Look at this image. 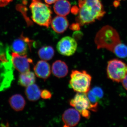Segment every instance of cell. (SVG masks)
Segmentation results:
<instances>
[{
    "instance_id": "obj_1",
    "label": "cell",
    "mask_w": 127,
    "mask_h": 127,
    "mask_svg": "<svg viewBox=\"0 0 127 127\" xmlns=\"http://www.w3.org/2000/svg\"><path fill=\"white\" fill-rule=\"evenodd\" d=\"M79 9L76 21L80 26L100 20L106 14L101 0H78Z\"/></svg>"
},
{
    "instance_id": "obj_2",
    "label": "cell",
    "mask_w": 127,
    "mask_h": 127,
    "mask_svg": "<svg viewBox=\"0 0 127 127\" xmlns=\"http://www.w3.org/2000/svg\"><path fill=\"white\" fill-rule=\"evenodd\" d=\"M95 42L98 49L105 48L113 53L122 42L116 29L107 25L103 27L96 34Z\"/></svg>"
},
{
    "instance_id": "obj_3",
    "label": "cell",
    "mask_w": 127,
    "mask_h": 127,
    "mask_svg": "<svg viewBox=\"0 0 127 127\" xmlns=\"http://www.w3.org/2000/svg\"><path fill=\"white\" fill-rule=\"evenodd\" d=\"M30 7L33 21L40 26L49 27L52 14L51 7L40 0H32Z\"/></svg>"
},
{
    "instance_id": "obj_4",
    "label": "cell",
    "mask_w": 127,
    "mask_h": 127,
    "mask_svg": "<svg viewBox=\"0 0 127 127\" xmlns=\"http://www.w3.org/2000/svg\"><path fill=\"white\" fill-rule=\"evenodd\" d=\"M92 77L85 70H73L70 75L69 86L77 93H87L91 89Z\"/></svg>"
},
{
    "instance_id": "obj_5",
    "label": "cell",
    "mask_w": 127,
    "mask_h": 127,
    "mask_svg": "<svg viewBox=\"0 0 127 127\" xmlns=\"http://www.w3.org/2000/svg\"><path fill=\"white\" fill-rule=\"evenodd\" d=\"M107 75L113 81L122 82L127 75V65L124 62L118 59H113L108 62Z\"/></svg>"
},
{
    "instance_id": "obj_6",
    "label": "cell",
    "mask_w": 127,
    "mask_h": 127,
    "mask_svg": "<svg viewBox=\"0 0 127 127\" xmlns=\"http://www.w3.org/2000/svg\"><path fill=\"white\" fill-rule=\"evenodd\" d=\"M69 103L83 117L87 119L90 118L89 102L87 93H77L73 98L70 100Z\"/></svg>"
},
{
    "instance_id": "obj_7",
    "label": "cell",
    "mask_w": 127,
    "mask_h": 127,
    "mask_svg": "<svg viewBox=\"0 0 127 127\" xmlns=\"http://www.w3.org/2000/svg\"><path fill=\"white\" fill-rule=\"evenodd\" d=\"M77 44L75 39L69 36H65L58 42L57 45L58 52L61 55L70 56L75 53Z\"/></svg>"
},
{
    "instance_id": "obj_8",
    "label": "cell",
    "mask_w": 127,
    "mask_h": 127,
    "mask_svg": "<svg viewBox=\"0 0 127 127\" xmlns=\"http://www.w3.org/2000/svg\"><path fill=\"white\" fill-rule=\"evenodd\" d=\"M11 61L14 67L21 73L30 71V63H32V60L27 58L26 55H21L15 52L12 53Z\"/></svg>"
},
{
    "instance_id": "obj_9",
    "label": "cell",
    "mask_w": 127,
    "mask_h": 127,
    "mask_svg": "<svg viewBox=\"0 0 127 127\" xmlns=\"http://www.w3.org/2000/svg\"><path fill=\"white\" fill-rule=\"evenodd\" d=\"M81 114L75 109L69 108L64 112L62 115L64 127H74L77 125L81 119Z\"/></svg>"
},
{
    "instance_id": "obj_10",
    "label": "cell",
    "mask_w": 127,
    "mask_h": 127,
    "mask_svg": "<svg viewBox=\"0 0 127 127\" xmlns=\"http://www.w3.org/2000/svg\"><path fill=\"white\" fill-rule=\"evenodd\" d=\"M32 41L21 35L20 37L16 39L12 45V48L14 52L21 55L27 53L28 46L31 49Z\"/></svg>"
},
{
    "instance_id": "obj_11",
    "label": "cell",
    "mask_w": 127,
    "mask_h": 127,
    "mask_svg": "<svg viewBox=\"0 0 127 127\" xmlns=\"http://www.w3.org/2000/svg\"><path fill=\"white\" fill-rule=\"evenodd\" d=\"M34 70L37 77L46 80L50 77L51 73V67L49 64L45 61H39L34 66Z\"/></svg>"
},
{
    "instance_id": "obj_12",
    "label": "cell",
    "mask_w": 127,
    "mask_h": 127,
    "mask_svg": "<svg viewBox=\"0 0 127 127\" xmlns=\"http://www.w3.org/2000/svg\"><path fill=\"white\" fill-rule=\"evenodd\" d=\"M51 25L53 30L57 33L61 34L67 29L69 25L68 20L62 16H58L51 22Z\"/></svg>"
},
{
    "instance_id": "obj_13",
    "label": "cell",
    "mask_w": 127,
    "mask_h": 127,
    "mask_svg": "<svg viewBox=\"0 0 127 127\" xmlns=\"http://www.w3.org/2000/svg\"><path fill=\"white\" fill-rule=\"evenodd\" d=\"M52 71L55 76L62 78L67 75L68 72V67L65 62L57 60L53 64Z\"/></svg>"
},
{
    "instance_id": "obj_14",
    "label": "cell",
    "mask_w": 127,
    "mask_h": 127,
    "mask_svg": "<svg viewBox=\"0 0 127 127\" xmlns=\"http://www.w3.org/2000/svg\"><path fill=\"white\" fill-rule=\"evenodd\" d=\"M71 4L67 0H57L53 7L54 11L58 16H65L70 13Z\"/></svg>"
},
{
    "instance_id": "obj_15",
    "label": "cell",
    "mask_w": 127,
    "mask_h": 127,
    "mask_svg": "<svg viewBox=\"0 0 127 127\" xmlns=\"http://www.w3.org/2000/svg\"><path fill=\"white\" fill-rule=\"evenodd\" d=\"M41 92L39 87L34 83L27 87L25 91L27 97L31 101H36L39 100L40 97Z\"/></svg>"
},
{
    "instance_id": "obj_16",
    "label": "cell",
    "mask_w": 127,
    "mask_h": 127,
    "mask_svg": "<svg viewBox=\"0 0 127 127\" xmlns=\"http://www.w3.org/2000/svg\"><path fill=\"white\" fill-rule=\"evenodd\" d=\"M9 102L12 108L16 111H22L26 104L25 99L20 94L13 95L9 99Z\"/></svg>"
},
{
    "instance_id": "obj_17",
    "label": "cell",
    "mask_w": 127,
    "mask_h": 127,
    "mask_svg": "<svg viewBox=\"0 0 127 127\" xmlns=\"http://www.w3.org/2000/svg\"><path fill=\"white\" fill-rule=\"evenodd\" d=\"M35 80V74L30 71L21 73L19 76V83L23 87H27L34 84Z\"/></svg>"
},
{
    "instance_id": "obj_18",
    "label": "cell",
    "mask_w": 127,
    "mask_h": 127,
    "mask_svg": "<svg viewBox=\"0 0 127 127\" xmlns=\"http://www.w3.org/2000/svg\"><path fill=\"white\" fill-rule=\"evenodd\" d=\"M38 55L39 58L42 60L50 61L54 57L55 50L51 46H44L39 49Z\"/></svg>"
},
{
    "instance_id": "obj_19",
    "label": "cell",
    "mask_w": 127,
    "mask_h": 127,
    "mask_svg": "<svg viewBox=\"0 0 127 127\" xmlns=\"http://www.w3.org/2000/svg\"><path fill=\"white\" fill-rule=\"evenodd\" d=\"M87 94L89 101V111L96 112L98 108L99 99L95 96L92 90L89 91Z\"/></svg>"
},
{
    "instance_id": "obj_20",
    "label": "cell",
    "mask_w": 127,
    "mask_h": 127,
    "mask_svg": "<svg viewBox=\"0 0 127 127\" xmlns=\"http://www.w3.org/2000/svg\"><path fill=\"white\" fill-rule=\"evenodd\" d=\"M113 53L120 58H126L127 57V46L121 42L116 48Z\"/></svg>"
},
{
    "instance_id": "obj_21",
    "label": "cell",
    "mask_w": 127,
    "mask_h": 127,
    "mask_svg": "<svg viewBox=\"0 0 127 127\" xmlns=\"http://www.w3.org/2000/svg\"><path fill=\"white\" fill-rule=\"evenodd\" d=\"M92 91L98 99H101L103 97L104 93L101 88L98 87H94L92 89Z\"/></svg>"
},
{
    "instance_id": "obj_22",
    "label": "cell",
    "mask_w": 127,
    "mask_h": 127,
    "mask_svg": "<svg viewBox=\"0 0 127 127\" xmlns=\"http://www.w3.org/2000/svg\"><path fill=\"white\" fill-rule=\"evenodd\" d=\"M52 96L51 92L47 89H44L41 91L40 97L44 99H50Z\"/></svg>"
},
{
    "instance_id": "obj_23",
    "label": "cell",
    "mask_w": 127,
    "mask_h": 127,
    "mask_svg": "<svg viewBox=\"0 0 127 127\" xmlns=\"http://www.w3.org/2000/svg\"><path fill=\"white\" fill-rule=\"evenodd\" d=\"M12 0H0V7H4L8 4Z\"/></svg>"
},
{
    "instance_id": "obj_24",
    "label": "cell",
    "mask_w": 127,
    "mask_h": 127,
    "mask_svg": "<svg viewBox=\"0 0 127 127\" xmlns=\"http://www.w3.org/2000/svg\"><path fill=\"white\" fill-rule=\"evenodd\" d=\"M80 25L78 23H73L72 25L70 26V28L71 30H74V31H78L80 28Z\"/></svg>"
},
{
    "instance_id": "obj_25",
    "label": "cell",
    "mask_w": 127,
    "mask_h": 127,
    "mask_svg": "<svg viewBox=\"0 0 127 127\" xmlns=\"http://www.w3.org/2000/svg\"><path fill=\"white\" fill-rule=\"evenodd\" d=\"M82 33L81 32L77 31V32H74L73 35V38L75 39H79L82 37Z\"/></svg>"
},
{
    "instance_id": "obj_26",
    "label": "cell",
    "mask_w": 127,
    "mask_h": 127,
    "mask_svg": "<svg viewBox=\"0 0 127 127\" xmlns=\"http://www.w3.org/2000/svg\"><path fill=\"white\" fill-rule=\"evenodd\" d=\"M121 82H122L123 86L124 88L127 91V75Z\"/></svg>"
},
{
    "instance_id": "obj_27",
    "label": "cell",
    "mask_w": 127,
    "mask_h": 127,
    "mask_svg": "<svg viewBox=\"0 0 127 127\" xmlns=\"http://www.w3.org/2000/svg\"><path fill=\"white\" fill-rule=\"evenodd\" d=\"M57 0H44L45 2L48 4H52L55 3Z\"/></svg>"
},
{
    "instance_id": "obj_28",
    "label": "cell",
    "mask_w": 127,
    "mask_h": 127,
    "mask_svg": "<svg viewBox=\"0 0 127 127\" xmlns=\"http://www.w3.org/2000/svg\"><path fill=\"white\" fill-rule=\"evenodd\" d=\"M0 61H1V56H0Z\"/></svg>"
}]
</instances>
